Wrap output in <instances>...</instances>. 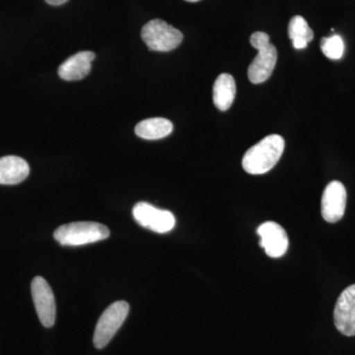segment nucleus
Instances as JSON below:
<instances>
[{
  "mask_svg": "<svg viewBox=\"0 0 355 355\" xmlns=\"http://www.w3.org/2000/svg\"><path fill=\"white\" fill-rule=\"evenodd\" d=\"M132 216L140 226L160 234L170 232L176 225L172 212L159 209L150 203H137L133 207Z\"/></svg>",
  "mask_w": 355,
  "mask_h": 355,
  "instance_id": "obj_6",
  "label": "nucleus"
},
{
  "mask_svg": "<svg viewBox=\"0 0 355 355\" xmlns=\"http://www.w3.org/2000/svg\"><path fill=\"white\" fill-rule=\"evenodd\" d=\"M31 291L40 321L46 328H51L55 324L57 308L50 284L43 277H36L33 279Z\"/></svg>",
  "mask_w": 355,
  "mask_h": 355,
  "instance_id": "obj_7",
  "label": "nucleus"
},
{
  "mask_svg": "<svg viewBox=\"0 0 355 355\" xmlns=\"http://www.w3.org/2000/svg\"><path fill=\"white\" fill-rule=\"evenodd\" d=\"M288 36L294 49L303 50L307 48L308 44L314 39V32L302 16L296 15L292 17L289 22Z\"/></svg>",
  "mask_w": 355,
  "mask_h": 355,
  "instance_id": "obj_15",
  "label": "nucleus"
},
{
  "mask_svg": "<svg viewBox=\"0 0 355 355\" xmlns=\"http://www.w3.org/2000/svg\"><path fill=\"white\" fill-rule=\"evenodd\" d=\"M141 38L149 50L166 53L178 48L184 36L181 31L165 21L154 19L144 26Z\"/></svg>",
  "mask_w": 355,
  "mask_h": 355,
  "instance_id": "obj_4",
  "label": "nucleus"
},
{
  "mask_svg": "<svg viewBox=\"0 0 355 355\" xmlns=\"http://www.w3.org/2000/svg\"><path fill=\"white\" fill-rule=\"evenodd\" d=\"M347 190L340 182H331L326 187L322 197V216L327 222L335 223L345 216L347 207Z\"/></svg>",
  "mask_w": 355,
  "mask_h": 355,
  "instance_id": "obj_8",
  "label": "nucleus"
},
{
  "mask_svg": "<svg viewBox=\"0 0 355 355\" xmlns=\"http://www.w3.org/2000/svg\"><path fill=\"white\" fill-rule=\"evenodd\" d=\"M128 312L130 305L125 301L114 302L105 310L96 326L93 338V343L98 349H104L111 342L112 338L127 319Z\"/></svg>",
  "mask_w": 355,
  "mask_h": 355,
  "instance_id": "obj_5",
  "label": "nucleus"
},
{
  "mask_svg": "<svg viewBox=\"0 0 355 355\" xmlns=\"http://www.w3.org/2000/svg\"><path fill=\"white\" fill-rule=\"evenodd\" d=\"M29 174L30 167L24 159L12 155L0 158V184H17Z\"/></svg>",
  "mask_w": 355,
  "mask_h": 355,
  "instance_id": "obj_12",
  "label": "nucleus"
},
{
  "mask_svg": "<svg viewBox=\"0 0 355 355\" xmlns=\"http://www.w3.org/2000/svg\"><path fill=\"white\" fill-rule=\"evenodd\" d=\"M250 43L258 50V55L248 69V77L252 83H263L272 76L277 65V48L270 43V36L265 32L254 33Z\"/></svg>",
  "mask_w": 355,
  "mask_h": 355,
  "instance_id": "obj_2",
  "label": "nucleus"
},
{
  "mask_svg": "<svg viewBox=\"0 0 355 355\" xmlns=\"http://www.w3.org/2000/svg\"><path fill=\"white\" fill-rule=\"evenodd\" d=\"M236 96V83L231 74L222 73L217 77L214 85V103L220 111H227Z\"/></svg>",
  "mask_w": 355,
  "mask_h": 355,
  "instance_id": "obj_13",
  "label": "nucleus"
},
{
  "mask_svg": "<svg viewBox=\"0 0 355 355\" xmlns=\"http://www.w3.org/2000/svg\"><path fill=\"white\" fill-rule=\"evenodd\" d=\"M94 58L95 53L92 51L77 53L58 67V76L67 81L81 80L90 73Z\"/></svg>",
  "mask_w": 355,
  "mask_h": 355,
  "instance_id": "obj_11",
  "label": "nucleus"
},
{
  "mask_svg": "<svg viewBox=\"0 0 355 355\" xmlns=\"http://www.w3.org/2000/svg\"><path fill=\"white\" fill-rule=\"evenodd\" d=\"M286 148L284 137L270 135L252 146L242 160L243 169L251 175L270 172L279 162Z\"/></svg>",
  "mask_w": 355,
  "mask_h": 355,
  "instance_id": "obj_1",
  "label": "nucleus"
},
{
  "mask_svg": "<svg viewBox=\"0 0 355 355\" xmlns=\"http://www.w3.org/2000/svg\"><path fill=\"white\" fill-rule=\"evenodd\" d=\"M261 238V247L265 249L266 254L273 259L282 258L288 249V236L279 224L268 221L261 224L257 230Z\"/></svg>",
  "mask_w": 355,
  "mask_h": 355,
  "instance_id": "obj_10",
  "label": "nucleus"
},
{
  "mask_svg": "<svg viewBox=\"0 0 355 355\" xmlns=\"http://www.w3.org/2000/svg\"><path fill=\"white\" fill-rule=\"evenodd\" d=\"M321 50L324 55L330 60H340L345 53V43H343L342 37L338 35H333V36L322 39Z\"/></svg>",
  "mask_w": 355,
  "mask_h": 355,
  "instance_id": "obj_16",
  "label": "nucleus"
},
{
  "mask_svg": "<svg viewBox=\"0 0 355 355\" xmlns=\"http://www.w3.org/2000/svg\"><path fill=\"white\" fill-rule=\"evenodd\" d=\"M67 1V0H46V2H48L50 6H62V4H64Z\"/></svg>",
  "mask_w": 355,
  "mask_h": 355,
  "instance_id": "obj_17",
  "label": "nucleus"
},
{
  "mask_svg": "<svg viewBox=\"0 0 355 355\" xmlns=\"http://www.w3.org/2000/svg\"><path fill=\"white\" fill-rule=\"evenodd\" d=\"M186 1H189V2H198V1H200V0H186Z\"/></svg>",
  "mask_w": 355,
  "mask_h": 355,
  "instance_id": "obj_18",
  "label": "nucleus"
},
{
  "mask_svg": "<svg viewBox=\"0 0 355 355\" xmlns=\"http://www.w3.org/2000/svg\"><path fill=\"white\" fill-rule=\"evenodd\" d=\"M174 130L172 121L164 118H151L140 121L135 127V133L141 139L157 140L171 135Z\"/></svg>",
  "mask_w": 355,
  "mask_h": 355,
  "instance_id": "obj_14",
  "label": "nucleus"
},
{
  "mask_svg": "<svg viewBox=\"0 0 355 355\" xmlns=\"http://www.w3.org/2000/svg\"><path fill=\"white\" fill-rule=\"evenodd\" d=\"M334 321L343 335L355 336V284L345 289L336 301Z\"/></svg>",
  "mask_w": 355,
  "mask_h": 355,
  "instance_id": "obj_9",
  "label": "nucleus"
},
{
  "mask_svg": "<svg viewBox=\"0 0 355 355\" xmlns=\"http://www.w3.org/2000/svg\"><path fill=\"white\" fill-rule=\"evenodd\" d=\"M110 230L101 223L91 221L72 222L60 226L53 233L62 246H83L109 238Z\"/></svg>",
  "mask_w": 355,
  "mask_h": 355,
  "instance_id": "obj_3",
  "label": "nucleus"
}]
</instances>
